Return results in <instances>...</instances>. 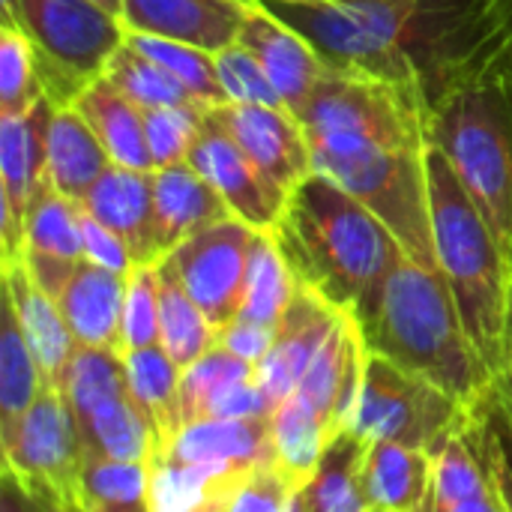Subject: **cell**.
<instances>
[{"label": "cell", "mask_w": 512, "mask_h": 512, "mask_svg": "<svg viewBox=\"0 0 512 512\" xmlns=\"http://www.w3.org/2000/svg\"><path fill=\"white\" fill-rule=\"evenodd\" d=\"M510 318H512V300H510Z\"/></svg>", "instance_id": "52"}, {"label": "cell", "mask_w": 512, "mask_h": 512, "mask_svg": "<svg viewBox=\"0 0 512 512\" xmlns=\"http://www.w3.org/2000/svg\"><path fill=\"white\" fill-rule=\"evenodd\" d=\"M216 72H219V84H222V93L228 102L285 108L279 90L273 87V81L267 78L261 63L240 42H234L231 48H222L216 54Z\"/></svg>", "instance_id": "42"}, {"label": "cell", "mask_w": 512, "mask_h": 512, "mask_svg": "<svg viewBox=\"0 0 512 512\" xmlns=\"http://www.w3.org/2000/svg\"><path fill=\"white\" fill-rule=\"evenodd\" d=\"M327 444V426L303 399L291 396L273 411V465L294 492H303L315 480Z\"/></svg>", "instance_id": "29"}, {"label": "cell", "mask_w": 512, "mask_h": 512, "mask_svg": "<svg viewBox=\"0 0 512 512\" xmlns=\"http://www.w3.org/2000/svg\"><path fill=\"white\" fill-rule=\"evenodd\" d=\"M72 108L96 132L99 144L105 147L114 165L132 171H156L147 147L144 111L132 99H126L105 75L90 81Z\"/></svg>", "instance_id": "25"}, {"label": "cell", "mask_w": 512, "mask_h": 512, "mask_svg": "<svg viewBox=\"0 0 512 512\" xmlns=\"http://www.w3.org/2000/svg\"><path fill=\"white\" fill-rule=\"evenodd\" d=\"M495 387H498V393H501V399H504V405H507V411H510L512 417V318L510 327H507V366H504V372L498 375Z\"/></svg>", "instance_id": "47"}, {"label": "cell", "mask_w": 512, "mask_h": 512, "mask_svg": "<svg viewBox=\"0 0 512 512\" xmlns=\"http://www.w3.org/2000/svg\"><path fill=\"white\" fill-rule=\"evenodd\" d=\"M96 6H102L105 12H111L114 18H120V12H123V0H93Z\"/></svg>", "instance_id": "49"}, {"label": "cell", "mask_w": 512, "mask_h": 512, "mask_svg": "<svg viewBox=\"0 0 512 512\" xmlns=\"http://www.w3.org/2000/svg\"><path fill=\"white\" fill-rule=\"evenodd\" d=\"M207 486H213L222 495L225 512H285L294 495H300L276 471V465H261L246 474L219 477Z\"/></svg>", "instance_id": "40"}, {"label": "cell", "mask_w": 512, "mask_h": 512, "mask_svg": "<svg viewBox=\"0 0 512 512\" xmlns=\"http://www.w3.org/2000/svg\"><path fill=\"white\" fill-rule=\"evenodd\" d=\"M255 378V366L240 360L237 354L225 351L222 345L210 348L201 360H195L180 375V408L183 423L195 426L210 417L216 402L243 381Z\"/></svg>", "instance_id": "34"}, {"label": "cell", "mask_w": 512, "mask_h": 512, "mask_svg": "<svg viewBox=\"0 0 512 512\" xmlns=\"http://www.w3.org/2000/svg\"><path fill=\"white\" fill-rule=\"evenodd\" d=\"M84 207L48 186L36 192L24 219V252H39L60 261L84 258Z\"/></svg>", "instance_id": "32"}, {"label": "cell", "mask_w": 512, "mask_h": 512, "mask_svg": "<svg viewBox=\"0 0 512 512\" xmlns=\"http://www.w3.org/2000/svg\"><path fill=\"white\" fill-rule=\"evenodd\" d=\"M429 213L438 270L444 273L462 324L480 351L489 372L507 366V327H510L512 261L492 231L483 210L468 195L447 156L429 144Z\"/></svg>", "instance_id": "4"}, {"label": "cell", "mask_w": 512, "mask_h": 512, "mask_svg": "<svg viewBox=\"0 0 512 512\" xmlns=\"http://www.w3.org/2000/svg\"><path fill=\"white\" fill-rule=\"evenodd\" d=\"M3 297L9 300V306L21 324V333L36 357L42 381L57 387L78 351V342H75L57 300L48 297L33 282L24 261L3 264Z\"/></svg>", "instance_id": "21"}, {"label": "cell", "mask_w": 512, "mask_h": 512, "mask_svg": "<svg viewBox=\"0 0 512 512\" xmlns=\"http://www.w3.org/2000/svg\"><path fill=\"white\" fill-rule=\"evenodd\" d=\"M345 315L321 300L312 288L300 285L282 321L276 324V339L267 357L255 366V378L270 399L273 411L294 396L315 354L324 348L330 333Z\"/></svg>", "instance_id": "15"}, {"label": "cell", "mask_w": 512, "mask_h": 512, "mask_svg": "<svg viewBox=\"0 0 512 512\" xmlns=\"http://www.w3.org/2000/svg\"><path fill=\"white\" fill-rule=\"evenodd\" d=\"M105 78L126 96L132 99L141 111L153 108H171V105H198L195 96L159 63L135 51L129 42L117 48V54L105 66ZM204 108V105H201Z\"/></svg>", "instance_id": "35"}, {"label": "cell", "mask_w": 512, "mask_h": 512, "mask_svg": "<svg viewBox=\"0 0 512 512\" xmlns=\"http://www.w3.org/2000/svg\"><path fill=\"white\" fill-rule=\"evenodd\" d=\"M285 512H306V504H303V492H300V495H294V501L288 504V510Z\"/></svg>", "instance_id": "50"}, {"label": "cell", "mask_w": 512, "mask_h": 512, "mask_svg": "<svg viewBox=\"0 0 512 512\" xmlns=\"http://www.w3.org/2000/svg\"><path fill=\"white\" fill-rule=\"evenodd\" d=\"M468 435L495 483L504 512H512V417L498 387L471 408Z\"/></svg>", "instance_id": "37"}, {"label": "cell", "mask_w": 512, "mask_h": 512, "mask_svg": "<svg viewBox=\"0 0 512 512\" xmlns=\"http://www.w3.org/2000/svg\"><path fill=\"white\" fill-rule=\"evenodd\" d=\"M126 42L144 57H150L153 63H159L162 69H168L207 111L228 105L216 72V54L162 36H144V33H126Z\"/></svg>", "instance_id": "36"}, {"label": "cell", "mask_w": 512, "mask_h": 512, "mask_svg": "<svg viewBox=\"0 0 512 512\" xmlns=\"http://www.w3.org/2000/svg\"><path fill=\"white\" fill-rule=\"evenodd\" d=\"M15 27L33 42L36 72L54 108H72L126 42L123 21L93 0H15Z\"/></svg>", "instance_id": "6"}, {"label": "cell", "mask_w": 512, "mask_h": 512, "mask_svg": "<svg viewBox=\"0 0 512 512\" xmlns=\"http://www.w3.org/2000/svg\"><path fill=\"white\" fill-rule=\"evenodd\" d=\"M123 363H126V375H129V390L153 432V441L159 450V465H162L186 429L183 408H180L183 369L165 354L162 345L126 351Z\"/></svg>", "instance_id": "24"}, {"label": "cell", "mask_w": 512, "mask_h": 512, "mask_svg": "<svg viewBox=\"0 0 512 512\" xmlns=\"http://www.w3.org/2000/svg\"><path fill=\"white\" fill-rule=\"evenodd\" d=\"M255 228L228 216L165 255L216 333L240 315Z\"/></svg>", "instance_id": "11"}, {"label": "cell", "mask_w": 512, "mask_h": 512, "mask_svg": "<svg viewBox=\"0 0 512 512\" xmlns=\"http://www.w3.org/2000/svg\"><path fill=\"white\" fill-rule=\"evenodd\" d=\"M45 99L33 42L21 27L0 24V114H18Z\"/></svg>", "instance_id": "38"}, {"label": "cell", "mask_w": 512, "mask_h": 512, "mask_svg": "<svg viewBox=\"0 0 512 512\" xmlns=\"http://www.w3.org/2000/svg\"><path fill=\"white\" fill-rule=\"evenodd\" d=\"M189 165L222 195L234 219L246 222L255 231H276L291 192L267 177L249 159V153L210 117V111L204 120V132L189 156Z\"/></svg>", "instance_id": "12"}, {"label": "cell", "mask_w": 512, "mask_h": 512, "mask_svg": "<svg viewBox=\"0 0 512 512\" xmlns=\"http://www.w3.org/2000/svg\"><path fill=\"white\" fill-rule=\"evenodd\" d=\"M45 387L36 357L21 333V324L3 297V324H0V435L18 426L30 411L39 390Z\"/></svg>", "instance_id": "33"}, {"label": "cell", "mask_w": 512, "mask_h": 512, "mask_svg": "<svg viewBox=\"0 0 512 512\" xmlns=\"http://www.w3.org/2000/svg\"><path fill=\"white\" fill-rule=\"evenodd\" d=\"M426 512H504V504H501V498H498V492H495V483H492V489H486V492H480V495H474V498H468V501H459V504L444 507V510Z\"/></svg>", "instance_id": "46"}, {"label": "cell", "mask_w": 512, "mask_h": 512, "mask_svg": "<svg viewBox=\"0 0 512 512\" xmlns=\"http://www.w3.org/2000/svg\"><path fill=\"white\" fill-rule=\"evenodd\" d=\"M159 345V264H135L126 276L123 354Z\"/></svg>", "instance_id": "41"}, {"label": "cell", "mask_w": 512, "mask_h": 512, "mask_svg": "<svg viewBox=\"0 0 512 512\" xmlns=\"http://www.w3.org/2000/svg\"><path fill=\"white\" fill-rule=\"evenodd\" d=\"M72 512H159L156 465L84 459Z\"/></svg>", "instance_id": "27"}, {"label": "cell", "mask_w": 512, "mask_h": 512, "mask_svg": "<svg viewBox=\"0 0 512 512\" xmlns=\"http://www.w3.org/2000/svg\"><path fill=\"white\" fill-rule=\"evenodd\" d=\"M174 512H225V504H222V495L213 486H204L198 501H192V504H186V507Z\"/></svg>", "instance_id": "48"}, {"label": "cell", "mask_w": 512, "mask_h": 512, "mask_svg": "<svg viewBox=\"0 0 512 512\" xmlns=\"http://www.w3.org/2000/svg\"><path fill=\"white\" fill-rule=\"evenodd\" d=\"M57 387L78 423L84 459L159 465L153 432L129 390L123 354L78 345Z\"/></svg>", "instance_id": "8"}, {"label": "cell", "mask_w": 512, "mask_h": 512, "mask_svg": "<svg viewBox=\"0 0 512 512\" xmlns=\"http://www.w3.org/2000/svg\"><path fill=\"white\" fill-rule=\"evenodd\" d=\"M294 270L342 315L360 318L405 258L396 234L348 189L315 171L291 195L270 231Z\"/></svg>", "instance_id": "2"}, {"label": "cell", "mask_w": 512, "mask_h": 512, "mask_svg": "<svg viewBox=\"0 0 512 512\" xmlns=\"http://www.w3.org/2000/svg\"><path fill=\"white\" fill-rule=\"evenodd\" d=\"M54 300L81 348L123 354L126 276L81 261Z\"/></svg>", "instance_id": "20"}, {"label": "cell", "mask_w": 512, "mask_h": 512, "mask_svg": "<svg viewBox=\"0 0 512 512\" xmlns=\"http://www.w3.org/2000/svg\"><path fill=\"white\" fill-rule=\"evenodd\" d=\"M84 213L111 228L132 252L135 264H159L153 171L111 165L81 201Z\"/></svg>", "instance_id": "19"}, {"label": "cell", "mask_w": 512, "mask_h": 512, "mask_svg": "<svg viewBox=\"0 0 512 512\" xmlns=\"http://www.w3.org/2000/svg\"><path fill=\"white\" fill-rule=\"evenodd\" d=\"M207 108L201 105H171L144 111L147 147L156 168H171L189 162L201 132H204Z\"/></svg>", "instance_id": "39"}, {"label": "cell", "mask_w": 512, "mask_h": 512, "mask_svg": "<svg viewBox=\"0 0 512 512\" xmlns=\"http://www.w3.org/2000/svg\"><path fill=\"white\" fill-rule=\"evenodd\" d=\"M366 450L351 432H339L321 459L315 480L303 489L306 512H372L363 492V465Z\"/></svg>", "instance_id": "30"}, {"label": "cell", "mask_w": 512, "mask_h": 512, "mask_svg": "<svg viewBox=\"0 0 512 512\" xmlns=\"http://www.w3.org/2000/svg\"><path fill=\"white\" fill-rule=\"evenodd\" d=\"M63 512H72V510H63Z\"/></svg>", "instance_id": "53"}, {"label": "cell", "mask_w": 512, "mask_h": 512, "mask_svg": "<svg viewBox=\"0 0 512 512\" xmlns=\"http://www.w3.org/2000/svg\"><path fill=\"white\" fill-rule=\"evenodd\" d=\"M255 0H123L126 33L162 36L210 54L240 39Z\"/></svg>", "instance_id": "16"}, {"label": "cell", "mask_w": 512, "mask_h": 512, "mask_svg": "<svg viewBox=\"0 0 512 512\" xmlns=\"http://www.w3.org/2000/svg\"><path fill=\"white\" fill-rule=\"evenodd\" d=\"M3 465L42 501L72 510L78 495V477L84 468V447L78 423L60 393L45 384L30 411L0 435Z\"/></svg>", "instance_id": "10"}, {"label": "cell", "mask_w": 512, "mask_h": 512, "mask_svg": "<svg viewBox=\"0 0 512 512\" xmlns=\"http://www.w3.org/2000/svg\"><path fill=\"white\" fill-rule=\"evenodd\" d=\"M84 258L96 267H105V270H114L120 276H129L132 267H135V258L129 252V246L111 231L105 228L102 222H96L93 216L84 213Z\"/></svg>", "instance_id": "43"}, {"label": "cell", "mask_w": 512, "mask_h": 512, "mask_svg": "<svg viewBox=\"0 0 512 512\" xmlns=\"http://www.w3.org/2000/svg\"><path fill=\"white\" fill-rule=\"evenodd\" d=\"M210 117L249 153V159L273 177L285 192H294L315 174L312 147L300 117L288 108L270 105H219Z\"/></svg>", "instance_id": "14"}, {"label": "cell", "mask_w": 512, "mask_h": 512, "mask_svg": "<svg viewBox=\"0 0 512 512\" xmlns=\"http://www.w3.org/2000/svg\"><path fill=\"white\" fill-rule=\"evenodd\" d=\"M294 27L333 72L372 75L420 93L408 54L381 30L363 0H255ZM423 96V93H420Z\"/></svg>", "instance_id": "9"}, {"label": "cell", "mask_w": 512, "mask_h": 512, "mask_svg": "<svg viewBox=\"0 0 512 512\" xmlns=\"http://www.w3.org/2000/svg\"><path fill=\"white\" fill-rule=\"evenodd\" d=\"M0 512H63L60 507H54V504H48V501H42V498H36L21 480H18V474L9 468V465H3V471H0Z\"/></svg>", "instance_id": "45"}, {"label": "cell", "mask_w": 512, "mask_h": 512, "mask_svg": "<svg viewBox=\"0 0 512 512\" xmlns=\"http://www.w3.org/2000/svg\"><path fill=\"white\" fill-rule=\"evenodd\" d=\"M237 42L252 51V57L261 63V69L279 90L285 108L294 114H300L318 81L330 72L315 54V48L294 27H288L258 3L249 9Z\"/></svg>", "instance_id": "18"}, {"label": "cell", "mask_w": 512, "mask_h": 512, "mask_svg": "<svg viewBox=\"0 0 512 512\" xmlns=\"http://www.w3.org/2000/svg\"><path fill=\"white\" fill-rule=\"evenodd\" d=\"M153 210L159 258L171 255L198 231L231 216L222 195L189 162L153 171Z\"/></svg>", "instance_id": "22"}, {"label": "cell", "mask_w": 512, "mask_h": 512, "mask_svg": "<svg viewBox=\"0 0 512 512\" xmlns=\"http://www.w3.org/2000/svg\"><path fill=\"white\" fill-rule=\"evenodd\" d=\"M273 339H276V327L252 324L243 318H234L231 324H225L216 333V345H222L225 351L237 354L240 360H246L252 366H258L267 357V351L273 348Z\"/></svg>", "instance_id": "44"}, {"label": "cell", "mask_w": 512, "mask_h": 512, "mask_svg": "<svg viewBox=\"0 0 512 512\" xmlns=\"http://www.w3.org/2000/svg\"><path fill=\"white\" fill-rule=\"evenodd\" d=\"M297 117L306 129L315 171L360 198L396 234L408 258L438 267L423 96L372 75L330 69Z\"/></svg>", "instance_id": "1"}, {"label": "cell", "mask_w": 512, "mask_h": 512, "mask_svg": "<svg viewBox=\"0 0 512 512\" xmlns=\"http://www.w3.org/2000/svg\"><path fill=\"white\" fill-rule=\"evenodd\" d=\"M366 360L369 348L363 342L360 324L351 315H345L294 390V396L303 399L321 417V423L330 432V441L339 432H345L354 417Z\"/></svg>", "instance_id": "17"}, {"label": "cell", "mask_w": 512, "mask_h": 512, "mask_svg": "<svg viewBox=\"0 0 512 512\" xmlns=\"http://www.w3.org/2000/svg\"><path fill=\"white\" fill-rule=\"evenodd\" d=\"M297 288H300V282H297L294 270L288 267L276 237L267 231H258L255 243H252V255H249L246 294H243V306H240L237 318L264 324V327H276L282 321L285 309L291 306Z\"/></svg>", "instance_id": "31"}, {"label": "cell", "mask_w": 512, "mask_h": 512, "mask_svg": "<svg viewBox=\"0 0 512 512\" xmlns=\"http://www.w3.org/2000/svg\"><path fill=\"white\" fill-rule=\"evenodd\" d=\"M54 105L36 102L18 114H0V246L3 264L24 258V219L30 201L45 186V129Z\"/></svg>", "instance_id": "13"}, {"label": "cell", "mask_w": 512, "mask_h": 512, "mask_svg": "<svg viewBox=\"0 0 512 512\" xmlns=\"http://www.w3.org/2000/svg\"><path fill=\"white\" fill-rule=\"evenodd\" d=\"M111 156L75 108H54L45 129L42 183L72 201H84L93 183L111 168Z\"/></svg>", "instance_id": "23"}, {"label": "cell", "mask_w": 512, "mask_h": 512, "mask_svg": "<svg viewBox=\"0 0 512 512\" xmlns=\"http://www.w3.org/2000/svg\"><path fill=\"white\" fill-rule=\"evenodd\" d=\"M426 132L512 261V42L426 108Z\"/></svg>", "instance_id": "5"}, {"label": "cell", "mask_w": 512, "mask_h": 512, "mask_svg": "<svg viewBox=\"0 0 512 512\" xmlns=\"http://www.w3.org/2000/svg\"><path fill=\"white\" fill-rule=\"evenodd\" d=\"M471 420V411L429 378L369 354L360 399L345 432L363 444L390 441L438 453Z\"/></svg>", "instance_id": "7"}, {"label": "cell", "mask_w": 512, "mask_h": 512, "mask_svg": "<svg viewBox=\"0 0 512 512\" xmlns=\"http://www.w3.org/2000/svg\"><path fill=\"white\" fill-rule=\"evenodd\" d=\"M354 321L369 354L429 378L468 411L495 387V375L474 348L438 267L405 255L381 285L375 303Z\"/></svg>", "instance_id": "3"}, {"label": "cell", "mask_w": 512, "mask_h": 512, "mask_svg": "<svg viewBox=\"0 0 512 512\" xmlns=\"http://www.w3.org/2000/svg\"><path fill=\"white\" fill-rule=\"evenodd\" d=\"M159 345L180 369L216 348V327L189 297L168 258L159 261Z\"/></svg>", "instance_id": "28"}, {"label": "cell", "mask_w": 512, "mask_h": 512, "mask_svg": "<svg viewBox=\"0 0 512 512\" xmlns=\"http://www.w3.org/2000/svg\"><path fill=\"white\" fill-rule=\"evenodd\" d=\"M432 486V453L375 441L366 450L363 492L372 512H423Z\"/></svg>", "instance_id": "26"}, {"label": "cell", "mask_w": 512, "mask_h": 512, "mask_svg": "<svg viewBox=\"0 0 512 512\" xmlns=\"http://www.w3.org/2000/svg\"><path fill=\"white\" fill-rule=\"evenodd\" d=\"M507 6H510V12H512V0H507Z\"/></svg>", "instance_id": "51"}]
</instances>
